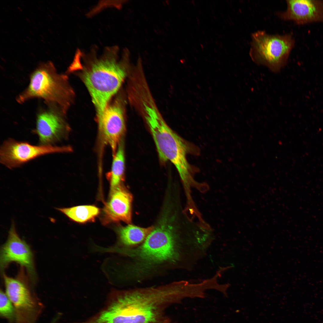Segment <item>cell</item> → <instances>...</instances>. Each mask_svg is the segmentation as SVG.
<instances>
[{"mask_svg": "<svg viewBox=\"0 0 323 323\" xmlns=\"http://www.w3.org/2000/svg\"><path fill=\"white\" fill-rule=\"evenodd\" d=\"M107 307L91 323H153L164 306L180 298L176 282L160 287L135 290L116 294Z\"/></svg>", "mask_w": 323, "mask_h": 323, "instance_id": "6da1fadb", "label": "cell"}, {"mask_svg": "<svg viewBox=\"0 0 323 323\" xmlns=\"http://www.w3.org/2000/svg\"><path fill=\"white\" fill-rule=\"evenodd\" d=\"M147 110L146 119L160 160L163 162H170L183 183H189L194 180L193 176L198 169L188 162L187 155H199V148L172 130L153 110L149 108Z\"/></svg>", "mask_w": 323, "mask_h": 323, "instance_id": "3957f363", "label": "cell"}, {"mask_svg": "<svg viewBox=\"0 0 323 323\" xmlns=\"http://www.w3.org/2000/svg\"><path fill=\"white\" fill-rule=\"evenodd\" d=\"M46 105L37 113L35 128L32 132L38 137L39 144L54 145L67 138L70 128L64 117L65 114L60 108L53 105Z\"/></svg>", "mask_w": 323, "mask_h": 323, "instance_id": "ba28073f", "label": "cell"}, {"mask_svg": "<svg viewBox=\"0 0 323 323\" xmlns=\"http://www.w3.org/2000/svg\"><path fill=\"white\" fill-rule=\"evenodd\" d=\"M295 44L292 34H272L258 31L252 34L249 54L256 64L278 73L287 64Z\"/></svg>", "mask_w": 323, "mask_h": 323, "instance_id": "8992f818", "label": "cell"}, {"mask_svg": "<svg viewBox=\"0 0 323 323\" xmlns=\"http://www.w3.org/2000/svg\"><path fill=\"white\" fill-rule=\"evenodd\" d=\"M120 48L116 45L107 46L99 52L96 46L89 52L80 53L87 62L82 78L96 108L97 119L102 115L112 97L120 88L126 76L123 64L128 51H122L121 59Z\"/></svg>", "mask_w": 323, "mask_h": 323, "instance_id": "7a4b0ae2", "label": "cell"}, {"mask_svg": "<svg viewBox=\"0 0 323 323\" xmlns=\"http://www.w3.org/2000/svg\"><path fill=\"white\" fill-rule=\"evenodd\" d=\"M71 151L69 146L35 145L27 141L9 138L5 141L1 146L0 162L8 168L13 169L41 156Z\"/></svg>", "mask_w": 323, "mask_h": 323, "instance_id": "52a82bcc", "label": "cell"}, {"mask_svg": "<svg viewBox=\"0 0 323 323\" xmlns=\"http://www.w3.org/2000/svg\"><path fill=\"white\" fill-rule=\"evenodd\" d=\"M287 9L276 13L280 19L298 25L323 22V0H286Z\"/></svg>", "mask_w": 323, "mask_h": 323, "instance_id": "8fae6325", "label": "cell"}, {"mask_svg": "<svg viewBox=\"0 0 323 323\" xmlns=\"http://www.w3.org/2000/svg\"><path fill=\"white\" fill-rule=\"evenodd\" d=\"M56 209L71 220L81 223L94 222L100 213V209L93 205Z\"/></svg>", "mask_w": 323, "mask_h": 323, "instance_id": "2e32d148", "label": "cell"}, {"mask_svg": "<svg viewBox=\"0 0 323 323\" xmlns=\"http://www.w3.org/2000/svg\"><path fill=\"white\" fill-rule=\"evenodd\" d=\"M132 200V194L123 185L110 191L109 198L103 210V223L106 224L121 221L130 224Z\"/></svg>", "mask_w": 323, "mask_h": 323, "instance_id": "7c38bea8", "label": "cell"}, {"mask_svg": "<svg viewBox=\"0 0 323 323\" xmlns=\"http://www.w3.org/2000/svg\"><path fill=\"white\" fill-rule=\"evenodd\" d=\"M143 243L137 249L128 251L130 256L138 260L140 267H149L178 259L175 232L172 218L166 211Z\"/></svg>", "mask_w": 323, "mask_h": 323, "instance_id": "5b68a950", "label": "cell"}, {"mask_svg": "<svg viewBox=\"0 0 323 323\" xmlns=\"http://www.w3.org/2000/svg\"><path fill=\"white\" fill-rule=\"evenodd\" d=\"M193 182H192V183H193ZM186 185L187 186V185Z\"/></svg>", "mask_w": 323, "mask_h": 323, "instance_id": "ac0fdd59", "label": "cell"}, {"mask_svg": "<svg viewBox=\"0 0 323 323\" xmlns=\"http://www.w3.org/2000/svg\"><path fill=\"white\" fill-rule=\"evenodd\" d=\"M153 228L154 226L143 228L130 224L120 227L117 230L119 241L125 246L139 244L144 241Z\"/></svg>", "mask_w": 323, "mask_h": 323, "instance_id": "9a60e30c", "label": "cell"}, {"mask_svg": "<svg viewBox=\"0 0 323 323\" xmlns=\"http://www.w3.org/2000/svg\"><path fill=\"white\" fill-rule=\"evenodd\" d=\"M97 122L99 139L110 147L113 156L123 140L125 131L122 106L118 102L107 106Z\"/></svg>", "mask_w": 323, "mask_h": 323, "instance_id": "30bf717a", "label": "cell"}, {"mask_svg": "<svg viewBox=\"0 0 323 323\" xmlns=\"http://www.w3.org/2000/svg\"><path fill=\"white\" fill-rule=\"evenodd\" d=\"M14 310L12 303L6 293L1 290L0 293V313L7 318H10L13 314Z\"/></svg>", "mask_w": 323, "mask_h": 323, "instance_id": "e0dca14e", "label": "cell"}, {"mask_svg": "<svg viewBox=\"0 0 323 323\" xmlns=\"http://www.w3.org/2000/svg\"><path fill=\"white\" fill-rule=\"evenodd\" d=\"M6 294L17 308H32L33 303L30 292L26 285L17 279L3 275Z\"/></svg>", "mask_w": 323, "mask_h": 323, "instance_id": "4fadbf2b", "label": "cell"}, {"mask_svg": "<svg viewBox=\"0 0 323 323\" xmlns=\"http://www.w3.org/2000/svg\"><path fill=\"white\" fill-rule=\"evenodd\" d=\"M113 156L111 169L107 176L110 185V191L123 185L124 180L125 158L123 140Z\"/></svg>", "mask_w": 323, "mask_h": 323, "instance_id": "5bb4252c", "label": "cell"}, {"mask_svg": "<svg viewBox=\"0 0 323 323\" xmlns=\"http://www.w3.org/2000/svg\"><path fill=\"white\" fill-rule=\"evenodd\" d=\"M72 94L67 76L58 73L53 63L48 61L40 63L31 73L28 85L16 100L22 104L32 99H42L46 105L55 106L65 114Z\"/></svg>", "mask_w": 323, "mask_h": 323, "instance_id": "277c9868", "label": "cell"}, {"mask_svg": "<svg viewBox=\"0 0 323 323\" xmlns=\"http://www.w3.org/2000/svg\"><path fill=\"white\" fill-rule=\"evenodd\" d=\"M0 257V268L2 270L10 263L15 262L25 268L32 279L35 278L32 252L28 245L19 236L13 221L9 231L7 240L1 247Z\"/></svg>", "mask_w": 323, "mask_h": 323, "instance_id": "9c48e42d", "label": "cell"}]
</instances>
